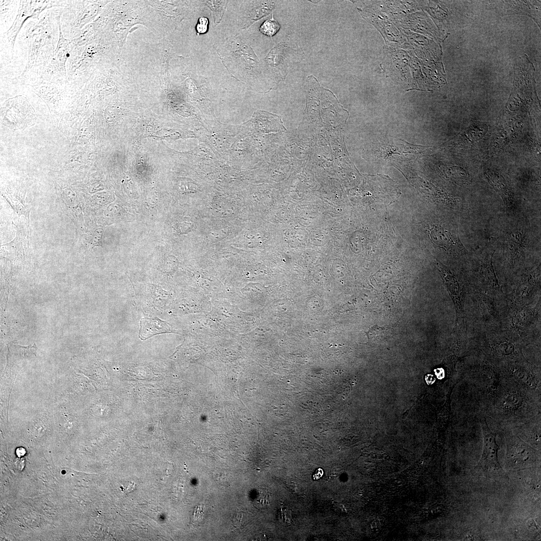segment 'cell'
I'll list each match as a JSON object with an SVG mask.
<instances>
[{"mask_svg": "<svg viewBox=\"0 0 541 541\" xmlns=\"http://www.w3.org/2000/svg\"><path fill=\"white\" fill-rule=\"evenodd\" d=\"M16 469L18 470H22L25 466V460L23 458H17L14 462Z\"/></svg>", "mask_w": 541, "mask_h": 541, "instance_id": "44dd1931", "label": "cell"}, {"mask_svg": "<svg viewBox=\"0 0 541 541\" xmlns=\"http://www.w3.org/2000/svg\"><path fill=\"white\" fill-rule=\"evenodd\" d=\"M493 253V250L490 251L480 259L472 289L494 297L503 298L506 294L503 293L495 273L492 263Z\"/></svg>", "mask_w": 541, "mask_h": 541, "instance_id": "30bf717a", "label": "cell"}, {"mask_svg": "<svg viewBox=\"0 0 541 541\" xmlns=\"http://www.w3.org/2000/svg\"><path fill=\"white\" fill-rule=\"evenodd\" d=\"M505 259L509 269L517 266L524 257V236L519 230H512L505 236Z\"/></svg>", "mask_w": 541, "mask_h": 541, "instance_id": "8fae6325", "label": "cell"}, {"mask_svg": "<svg viewBox=\"0 0 541 541\" xmlns=\"http://www.w3.org/2000/svg\"><path fill=\"white\" fill-rule=\"evenodd\" d=\"M1 118L4 125L17 130L33 125L36 116L34 108L27 98L17 96L9 99L3 104Z\"/></svg>", "mask_w": 541, "mask_h": 541, "instance_id": "52a82bcc", "label": "cell"}, {"mask_svg": "<svg viewBox=\"0 0 541 541\" xmlns=\"http://www.w3.org/2000/svg\"><path fill=\"white\" fill-rule=\"evenodd\" d=\"M323 474V470L322 468H318L315 473L313 475V478L315 480H317L320 478Z\"/></svg>", "mask_w": 541, "mask_h": 541, "instance_id": "7402d4cb", "label": "cell"}, {"mask_svg": "<svg viewBox=\"0 0 541 541\" xmlns=\"http://www.w3.org/2000/svg\"><path fill=\"white\" fill-rule=\"evenodd\" d=\"M16 453L19 457H21L25 454L26 451L24 448H19L17 449Z\"/></svg>", "mask_w": 541, "mask_h": 541, "instance_id": "603a6c76", "label": "cell"}, {"mask_svg": "<svg viewBox=\"0 0 541 541\" xmlns=\"http://www.w3.org/2000/svg\"><path fill=\"white\" fill-rule=\"evenodd\" d=\"M59 39L56 50L37 85H67V62L71 50V40L64 38L59 22Z\"/></svg>", "mask_w": 541, "mask_h": 541, "instance_id": "8992f818", "label": "cell"}, {"mask_svg": "<svg viewBox=\"0 0 541 541\" xmlns=\"http://www.w3.org/2000/svg\"><path fill=\"white\" fill-rule=\"evenodd\" d=\"M483 449L481 458L474 468L482 471L485 474H498L503 470L498 460V445L496 441V433L489 428L485 419H481Z\"/></svg>", "mask_w": 541, "mask_h": 541, "instance_id": "9c48e42d", "label": "cell"}, {"mask_svg": "<svg viewBox=\"0 0 541 541\" xmlns=\"http://www.w3.org/2000/svg\"><path fill=\"white\" fill-rule=\"evenodd\" d=\"M486 177L490 184L502 196L506 206L510 207L513 205V200L504 179L492 173L487 174Z\"/></svg>", "mask_w": 541, "mask_h": 541, "instance_id": "4fadbf2b", "label": "cell"}, {"mask_svg": "<svg viewBox=\"0 0 541 541\" xmlns=\"http://www.w3.org/2000/svg\"><path fill=\"white\" fill-rule=\"evenodd\" d=\"M506 300L517 306L532 305L540 300V264L520 275L511 292L506 294Z\"/></svg>", "mask_w": 541, "mask_h": 541, "instance_id": "5b68a950", "label": "cell"}, {"mask_svg": "<svg viewBox=\"0 0 541 541\" xmlns=\"http://www.w3.org/2000/svg\"><path fill=\"white\" fill-rule=\"evenodd\" d=\"M280 28V25L278 22L274 19H271L263 22L260 27L259 30L265 35L271 37L275 35Z\"/></svg>", "mask_w": 541, "mask_h": 541, "instance_id": "ac0fdd59", "label": "cell"}, {"mask_svg": "<svg viewBox=\"0 0 541 541\" xmlns=\"http://www.w3.org/2000/svg\"><path fill=\"white\" fill-rule=\"evenodd\" d=\"M208 20L206 17H200L196 26V30L198 34H204L208 29Z\"/></svg>", "mask_w": 541, "mask_h": 541, "instance_id": "d6986e66", "label": "cell"}, {"mask_svg": "<svg viewBox=\"0 0 541 541\" xmlns=\"http://www.w3.org/2000/svg\"><path fill=\"white\" fill-rule=\"evenodd\" d=\"M393 328L388 326H379L374 325L366 332L369 340L371 341H382L389 337L392 333Z\"/></svg>", "mask_w": 541, "mask_h": 541, "instance_id": "9a60e30c", "label": "cell"}, {"mask_svg": "<svg viewBox=\"0 0 541 541\" xmlns=\"http://www.w3.org/2000/svg\"><path fill=\"white\" fill-rule=\"evenodd\" d=\"M67 3V1H20L15 19L2 37V41L6 42V48L12 53V56L16 39L28 19H37L45 10L64 7Z\"/></svg>", "mask_w": 541, "mask_h": 541, "instance_id": "277c9868", "label": "cell"}, {"mask_svg": "<svg viewBox=\"0 0 541 541\" xmlns=\"http://www.w3.org/2000/svg\"><path fill=\"white\" fill-rule=\"evenodd\" d=\"M284 517L285 519H284L283 522L285 523V524H286L287 525L290 524L292 520L291 511L289 510V509H286V508H284V509H281V510L280 511L279 518L280 521H282Z\"/></svg>", "mask_w": 541, "mask_h": 541, "instance_id": "ffe728a7", "label": "cell"}, {"mask_svg": "<svg viewBox=\"0 0 541 541\" xmlns=\"http://www.w3.org/2000/svg\"><path fill=\"white\" fill-rule=\"evenodd\" d=\"M164 322L157 319H146L142 320L141 323V329L140 331V337L145 335L146 332L151 330L148 333L147 338L159 332H164Z\"/></svg>", "mask_w": 541, "mask_h": 541, "instance_id": "5bb4252c", "label": "cell"}, {"mask_svg": "<svg viewBox=\"0 0 541 541\" xmlns=\"http://www.w3.org/2000/svg\"><path fill=\"white\" fill-rule=\"evenodd\" d=\"M501 329L516 335L522 342L540 334V300L534 306H517L506 301Z\"/></svg>", "mask_w": 541, "mask_h": 541, "instance_id": "7a4b0ae2", "label": "cell"}, {"mask_svg": "<svg viewBox=\"0 0 541 541\" xmlns=\"http://www.w3.org/2000/svg\"><path fill=\"white\" fill-rule=\"evenodd\" d=\"M429 233L431 240L439 246L459 255L467 253V250L460 241L456 239L449 231L442 227H433Z\"/></svg>", "mask_w": 541, "mask_h": 541, "instance_id": "7c38bea8", "label": "cell"}, {"mask_svg": "<svg viewBox=\"0 0 541 541\" xmlns=\"http://www.w3.org/2000/svg\"><path fill=\"white\" fill-rule=\"evenodd\" d=\"M468 295L473 303V322L479 331L501 329L505 297L498 298L472 289Z\"/></svg>", "mask_w": 541, "mask_h": 541, "instance_id": "3957f363", "label": "cell"}, {"mask_svg": "<svg viewBox=\"0 0 541 541\" xmlns=\"http://www.w3.org/2000/svg\"><path fill=\"white\" fill-rule=\"evenodd\" d=\"M270 500L268 492L264 489H259L256 492L253 504L258 509H265L269 506Z\"/></svg>", "mask_w": 541, "mask_h": 541, "instance_id": "e0dca14e", "label": "cell"}, {"mask_svg": "<svg viewBox=\"0 0 541 541\" xmlns=\"http://www.w3.org/2000/svg\"><path fill=\"white\" fill-rule=\"evenodd\" d=\"M436 265L454 305L456 313L454 328L466 327L464 307L470 289L466 288L458 278L441 262L436 261Z\"/></svg>", "mask_w": 541, "mask_h": 541, "instance_id": "ba28073f", "label": "cell"}, {"mask_svg": "<svg viewBox=\"0 0 541 541\" xmlns=\"http://www.w3.org/2000/svg\"><path fill=\"white\" fill-rule=\"evenodd\" d=\"M20 1H1V26L7 23L9 21V17L13 18L14 13Z\"/></svg>", "mask_w": 541, "mask_h": 541, "instance_id": "2e32d148", "label": "cell"}, {"mask_svg": "<svg viewBox=\"0 0 541 541\" xmlns=\"http://www.w3.org/2000/svg\"><path fill=\"white\" fill-rule=\"evenodd\" d=\"M61 12V8L44 12L24 25L20 39L26 45V64L17 79L36 84L39 81L57 48Z\"/></svg>", "mask_w": 541, "mask_h": 541, "instance_id": "6da1fadb", "label": "cell"}]
</instances>
